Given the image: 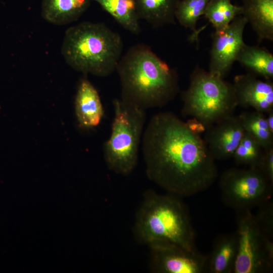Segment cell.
I'll list each match as a JSON object with an SVG mask.
<instances>
[{"mask_svg":"<svg viewBox=\"0 0 273 273\" xmlns=\"http://www.w3.org/2000/svg\"><path fill=\"white\" fill-rule=\"evenodd\" d=\"M142 141L147 176L168 193L194 196L217 179L215 159L204 139L174 113L153 116Z\"/></svg>","mask_w":273,"mask_h":273,"instance_id":"6da1fadb","label":"cell"},{"mask_svg":"<svg viewBox=\"0 0 273 273\" xmlns=\"http://www.w3.org/2000/svg\"><path fill=\"white\" fill-rule=\"evenodd\" d=\"M117 71L120 99L146 110L163 107L179 91L177 71L144 44L131 46L122 56Z\"/></svg>","mask_w":273,"mask_h":273,"instance_id":"7a4b0ae2","label":"cell"},{"mask_svg":"<svg viewBox=\"0 0 273 273\" xmlns=\"http://www.w3.org/2000/svg\"><path fill=\"white\" fill-rule=\"evenodd\" d=\"M179 196L160 194L148 189L143 194L132 225L135 241L148 245L168 241L190 250H197L190 216Z\"/></svg>","mask_w":273,"mask_h":273,"instance_id":"3957f363","label":"cell"},{"mask_svg":"<svg viewBox=\"0 0 273 273\" xmlns=\"http://www.w3.org/2000/svg\"><path fill=\"white\" fill-rule=\"evenodd\" d=\"M121 36L103 23L82 22L65 32L61 52L66 63L84 74L106 77L122 57Z\"/></svg>","mask_w":273,"mask_h":273,"instance_id":"277c9868","label":"cell"},{"mask_svg":"<svg viewBox=\"0 0 273 273\" xmlns=\"http://www.w3.org/2000/svg\"><path fill=\"white\" fill-rule=\"evenodd\" d=\"M181 99L182 114L197 120L206 130L233 115L238 106L233 84L198 65L191 74Z\"/></svg>","mask_w":273,"mask_h":273,"instance_id":"5b68a950","label":"cell"},{"mask_svg":"<svg viewBox=\"0 0 273 273\" xmlns=\"http://www.w3.org/2000/svg\"><path fill=\"white\" fill-rule=\"evenodd\" d=\"M113 106L114 117L110 135L104 144V158L110 170L127 176L138 165L146 110L118 98L113 100Z\"/></svg>","mask_w":273,"mask_h":273,"instance_id":"8992f818","label":"cell"},{"mask_svg":"<svg viewBox=\"0 0 273 273\" xmlns=\"http://www.w3.org/2000/svg\"><path fill=\"white\" fill-rule=\"evenodd\" d=\"M223 203L236 212L252 211L270 200L272 184L257 168H231L221 175Z\"/></svg>","mask_w":273,"mask_h":273,"instance_id":"52a82bcc","label":"cell"},{"mask_svg":"<svg viewBox=\"0 0 273 273\" xmlns=\"http://www.w3.org/2000/svg\"><path fill=\"white\" fill-rule=\"evenodd\" d=\"M236 213L238 248L233 273L271 272L272 240L260 230L251 211Z\"/></svg>","mask_w":273,"mask_h":273,"instance_id":"ba28073f","label":"cell"},{"mask_svg":"<svg viewBox=\"0 0 273 273\" xmlns=\"http://www.w3.org/2000/svg\"><path fill=\"white\" fill-rule=\"evenodd\" d=\"M149 268L155 273L207 272L208 255L176 244L157 241L149 244Z\"/></svg>","mask_w":273,"mask_h":273,"instance_id":"9c48e42d","label":"cell"},{"mask_svg":"<svg viewBox=\"0 0 273 273\" xmlns=\"http://www.w3.org/2000/svg\"><path fill=\"white\" fill-rule=\"evenodd\" d=\"M247 22L242 15L236 17L224 29L212 35L209 71L224 78L230 72L237 55L245 43L243 32Z\"/></svg>","mask_w":273,"mask_h":273,"instance_id":"30bf717a","label":"cell"},{"mask_svg":"<svg viewBox=\"0 0 273 273\" xmlns=\"http://www.w3.org/2000/svg\"><path fill=\"white\" fill-rule=\"evenodd\" d=\"M206 130L204 140L215 160L232 158L245 131L238 116L234 115Z\"/></svg>","mask_w":273,"mask_h":273,"instance_id":"8fae6325","label":"cell"},{"mask_svg":"<svg viewBox=\"0 0 273 273\" xmlns=\"http://www.w3.org/2000/svg\"><path fill=\"white\" fill-rule=\"evenodd\" d=\"M238 106L267 113L273 110V83L270 80L262 81L248 73L236 75L233 84Z\"/></svg>","mask_w":273,"mask_h":273,"instance_id":"7c38bea8","label":"cell"},{"mask_svg":"<svg viewBox=\"0 0 273 273\" xmlns=\"http://www.w3.org/2000/svg\"><path fill=\"white\" fill-rule=\"evenodd\" d=\"M75 112L79 126L86 129L98 126L104 115L99 94L86 77L80 80L75 99Z\"/></svg>","mask_w":273,"mask_h":273,"instance_id":"4fadbf2b","label":"cell"},{"mask_svg":"<svg viewBox=\"0 0 273 273\" xmlns=\"http://www.w3.org/2000/svg\"><path fill=\"white\" fill-rule=\"evenodd\" d=\"M242 15L250 23L258 41L273 40V0H243Z\"/></svg>","mask_w":273,"mask_h":273,"instance_id":"5bb4252c","label":"cell"},{"mask_svg":"<svg viewBox=\"0 0 273 273\" xmlns=\"http://www.w3.org/2000/svg\"><path fill=\"white\" fill-rule=\"evenodd\" d=\"M92 0H42L41 14L49 23L66 25L77 21Z\"/></svg>","mask_w":273,"mask_h":273,"instance_id":"9a60e30c","label":"cell"},{"mask_svg":"<svg viewBox=\"0 0 273 273\" xmlns=\"http://www.w3.org/2000/svg\"><path fill=\"white\" fill-rule=\"evenodd\" d=\"M238 248L236 234H222L215 239L208 255L207 271L210 273H233Z\"/></svg>","mask_w":273,"mask_h":273,"instance_id":"2e32d148","label":"cell"},{"mask_svg":"<svg viewBox=\"0 0 273 273\" xmlns=\"http://www.w3.org/2000/svg\"><path fill=\"white\" fill-rule=\"evenodd\" d=\"M180 0H135L140 19L153 27L175 23V13Z\"/></svg>","mask_w":273,"mask_h":273,"instance_id":"e0dca14e","label":"cell"},{"mask_svg":"<svg viewBox=\"0 0 273 273\" xmlns=\"http://www.w3.org/2000/svg\"><path fill=\"white\" fill-rule=\"evenodd\" d=\"M249 73L265 80L273 78V55L266 49L245 43L241 48L236 59Z\"/></svg>","mask_w":273,"mask_h":273,"instance_id":"ac0fdd59","label":"cell"},{"mask_svg":"<svg viewBox=\"0 0 273 273\" xmlns=\"http://www.w3.org/2000/svg\"><path fill=\"white\" fill-rule=\"evenodd\" d=\"M98 3L124 29L138 34L141 31L135 0H92Z\"/></svg>","mask_w":273,"mask_h":273,"instance_id":"d6986e66","label":"cell"},{"mask_svg":"<svg viewBox=\"0 0 273 273\" xmlns=\"http://www.w3.org/2000/svg\"><path fill=\"white\" fill-rule=\"evenodd\" d=\"M245 131L250 133L264 150L273 147V133L264 113L257 111L243 112L239 116Z\"/></svg>","mask_w":273,"mask_h":273,"instance_id":"ffe728a7","label":"cell"},{"mask_svg":"<svg viewBox=\"0 0 273 273\" xmlns=\"http://www.w3.org/2000/svg\"><path fill=\"white\" fill-rule=\"evenodd\" d=\"M232 0H210L204 16L212 24L215 31L226 28L237 16L242 15L241 6L234 5Z\"/></svg>","mask_w":273,"mask_h":273,"instance_id":"44dd1931","label":"cell"},{"mask_svg":"<svg viewBox=\"0 0 273 273\" xmlns=\"http://www.w3.org/2000/svg\"><path fill=\"white\" fill-rule=\"evenodd\" d=\"M210 0H180L175 13V19L180 25L192 31V40L198 42L199 31L196 29L197 21L204 15Z\"/></svg>","mask_w":273,"mask_h":273,"instance_id":"7402d4cb","label":"cell"},{"mask_svg":"<svg viewBox=\"0 0 273 273\" xmlns=\"http://www.w3.org/2000/svg\"><path fill=\"white\" fill-rule=\"evenodd\" d=\"M264 153V150L248 132L245 131L233 157L239 165L259 168Z\"/></svg>","mask_w":273,"mask_h":273,"instance_id":"603a6c76","label":"cell"},{"mask_svg":"<svg viewBox=\"0 0 273 273\" xmlns=\"http://www.w3.org/2000/svg\"><path fill=\"white\" fill-rule=\"evenodd\" d=\"M253 214L254 219L261 232L268 238H273V204L270 200L257 207Z\"/></svg>","mask_w":273,"mask_h":273,"instance_id":"cb8c5ba5","label":"cell"},{"mask_svg":"<svg viewBox=\"0 0 273 273\" xmlns=\"http://www.w3.org/2000/svg\"><path fill=\"white\" fill-rule=\"evenodd\" d=\"M268 180L273 184V147L264 150L259 168Z\"/></svg>","mask_w":273,"mask_h":273,"instance_id":"d4e9b609","label":"cell"},{"mask_svg":"<svg viewBox=\"0 0 273 273\" xmlns=\"http://www.w3.org/2000/svg\"><path fill=\"white\" fill-rule=\"evenodd\" d=\"M266 118L269 128L273 133V110L266 113Z\"/></svg>","mask_w":273,"mask_h":273,"instance_id":"484cf974","label":"cell"}]
</instances>
